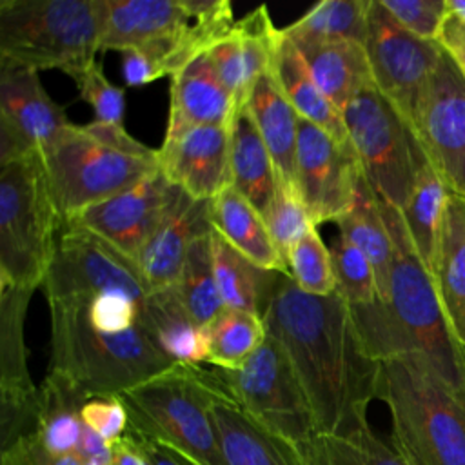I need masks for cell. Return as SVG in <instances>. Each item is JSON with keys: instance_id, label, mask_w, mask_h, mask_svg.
Wrapping results in <instances>:
<instances>
[{"instance_id": "6da1fadb", "label": "cell", "mask_w": 465, "mask_h": 465, "mask_svg": "<svg viewBox=\"0 0 465 465\" xmlns=\"http://www.w3.org/2000/svg\"><path fill=\"white\" fill-rule=\"evenodd\" d=\"M260 316L289 358L318 432L343 434L367 425L381 363L363 351L345 300L338 292L309 294L287 272L274 271Z\"/></svg>"}, {"instance_id": "7a4b0ae2", "label": "cell", "mask_w": 465, "mask_h": 465, "mask_svg": "<svg viewBox=\"0 0 465 465\" xmlns=\"http://www.w3.org/2000/svg\"><path fill=\"white\" fill-rule=\"evenodd\" d=\"M62 227L80 211L120 194L160 169L158 149L124 125L69 124L40 153Z\"/></svg>"}, {"instance_id": "3957f363", "label": "cell", "mask_w": 465, "mask_h": 465, "mask_svg": "<svg viewBox=\"0 0 465 465\" xmlns=\"http://www.w3.org/2000/svg\"><path fill=\"white\" fill-rule=\"evenodd\" d=\"M47 303L49 371L65 376L89 400L120 396L174 365L156 349L142 322L127 332L105 334L91 325L85 298Z\"/></svg>"}, {"instance_id": "277c9868", "label": "cell", "mask_w": 465, "mask_h": 465, "mask_svg": "<svg viewBox=\"0 0 465 465\" xmlns=\"http://www.w3.org/2000/svg\"><path fill=\"white\" fill-rule=\"evenodd\" d=\"M378 400L391 412V443L405 465H465V407L421 354L381 361Z\"/></svg>"}, {"instance_id": "5b68a950", "label": "cell", "mask_w": 465, "mask_h": 465, "mask_svg": "<svg viewBox=\"0 0 465 465\" xmlns=\"http://www.w3.org/2000/svg\"><path fill=\"white\" fill-rule=\"evenodd\" d=\"M231 394L218 371L174 363L122 392L134 436L171 447L198 465H227L213 423V405Z\"/></svg>"}, {"instance_id": "8992f818", "label": "cell", "mask_w": 465, "mask_h": 465, "mask_svg": "<svg viewBox=\"0 0 465 465\" xmlns=\"http://www.w3.org/2000/svg\"><path fill=\"white\" fill-rule=\"evenodd\" d=\"M102 0H2L0 60L73 74L100 51Z\"/></svg>"}, {"instance_id": "52a82bcc", "label": "cell", "mask_w": 465, "mask_h": 465, "mask_svg": "<svg viewBox=\"0 0 465 465\" xmlns=\"http://www.w3.org/2000/svg\"><path fill=\"white\" fill-rule=\"evenodd\" d=\"M58 232L62 220L40 153L0 165V287L38 289Z\"/></svg>"}, {"instance_id": "ba28073f", "label": "cell", "mask_w": 465, "mask_h": 465, "mask_svg": "<svg viewBox=\"0 0 465 465\" xmlns=\"http://www.w3.org/2000/svg\"><path fill=\"white\" fill-rule=\"evenodd\" d=\"M341 116L371 189L401 211L429 162L412 125L376 85L356 94Z\"/></svg>"}, {"instance_id": "9c48e42d", "label": "cell", "mask_w": 465, "mask_h": 465, "mask_svg": "<svg viewBox=\"0 0 465 465\" xmlns=\"http://www.w3.org/2000/svg\"><path fill=\"white\" fill-rule=\"evenodd\" d=\"M232 401L269 432L302 443L316 429L307 394L283 349L267 334L238 369H216Z\"/></svg>"}, {"instance_id": "30bf717a", "label": "cell", "mask_w": 465, "mask_h": 465, "mask_svg": "<svg viewBox=\"0 0 465 465\" xmlns=\"http://www.w3.org/2000/svg\"><path fill=\"white\" fill-rule=\"evenodd\" d=\"M412 129L449 193L465 200V71L445 49L418 98Z\"/></svg>"}, {"instance_id": "8fae6325", "label": "cell", "mask_w": 465, "mask_h": 465, "mask_svg": "<svg viewBox=\"0 0 465 465\" xmlns=\"http://www.w3.org/2000/svg\"><path fill=\"white\" fill-rule=\"evenodd\" d=\"M47 302L125 292L145 302L149 289L138 263L102 238L78 229L60 232L53 262L42 282Z\"/></svg>"}, {"instance_id": "7c38bea8", "label": "cell", "mask_w": 465, "mask_h": 465, "mask_svg": "<svg viewBox=\"0 0 465 465\" xmlns=\"http://www.w3.org/2000/svg\"><path fill=\"white\" fill-rule=\"evenodd\" d=\"M378 91L412 125L418 98L434 73L443 47L401 27L380 0H371L363 44Z\"/></svg>"}, {"instance_id": "4fadbf2b", "label": "cell", "mask_w": 465, "mask_h": 465, "mask_svg": "<svg viewBox=\"0 0 465 465\" xmlns=\"http://www.w3.org/2000/svg\"><path fill=\"white\" fill-rule=\"evenodd\" d=\"M361 176L351 142L341 143L305 118L298 120L296 189L316 227L336 223L352 207Z\"/></svg>"}, {"instance_id": "5bb4252c", "label": "cell", "mask_w": 465, "mask_h": 465, "mask_svg": "<svg viewBox=\"0 0 465 465\" xmlns=\"http://www.w3.org/2000/svg\"><path fill=\"white\" fill-rule=\"evenodd\" d=\"M69 124L36 69L0 60V165L42 153Z\"/></svg>"}, {"instance_id": "9a60e30c", "label": "cell", "mask_w": 465, "mask_h": 465, "mask_svg": "<svg viewBox=\"0 0 465 465\" xmlns=\"http://www.w3.org/2000/svg\"><path fill=\"white\" fill-rule=\"evenodd\" d=\"M176 191L178 187L158 169L131 189L85 207L62 231H87L136 262L142 247L173 203Z\"/></svg>"}, {"instance_id": "2e32d148", "label": "cell", "mask_w": 465, "mask_h": 465, "mask_svg": "<svg viewBox=\"0 0 465 465\" xmlns=\"http://www.w3.org/2000/svg\"><path fill=\"white\" fill-rule=\"evenodd\" d=\"M35 289L0 287V447H9L36 423L40 387L31 380L24 336Z\"/></svg>"}, {"instance_id": "e0dca14e", "label": "cell", "mask_w": 465, "mask_h": 465, "mask_svg": "<svg viewBox=\"0 0 465 465\" xmlns=\"http://www.w3.org/2000/svg\"><path fill=\"white\" fill-rule=\"evenodd\" d=\"M163 176L194 200H214L231 187V125H202L158 149Z\"/></svg>"}, {"instance_id": "ac0fdd59", "label": "cell", "mask_w": 465, "mask_h": 465, "mask_svg": "<svg viewBox=\"0 0 465 465\" xmlns=\"http://www.w3.org/2000/svg\"><path fill=\"white\" fill-rule=\"evenodd\" d=\"M278 38L280 29L262 5L236 20L234 27L205 53L238 111L247 105L256 80L271 69Z\"/></svg>"}, {"instance_id": "d6986e66", "label": "cell", "mask_w": 465, "mask_h": 465, "mask_svg": "<svg viewBox=\"0 0 465 465\" xmlns=\"http://www.w3.org/2000/svg\"><path fill=\"white\" fill-rule=\"evenodd\" d=\"M211 229V202L194 200L178 189L162 222L136 258L149 292L178 282L193 240Z\"/></svg>"}, {"instance_id": "ffe728a7", "label": "cell", "mask_w": 465, "mask_h": 465, "mask_svg": "<svg viewBox=\"0 0 465 465\" xmlns=\"http://www.w3.org/2000/svg\"><path fill=\"white\" fill-rule=\"evenodd\" d=\"M238 113L232 94L216 76L207 54L171 76L169 118L163 142L202 125H231Z\"/></svg>"}, {"instance_id": "44dd1931", "label": "cell", "mask_w": 465, "mask_h": 465, "mask_svg": "<svg viewBox=\"0 0 465 465\" xmlns=\"http://www.w3.org/2000/svg\"><path fill=\"white\" fill-rule=\"evenodd\" d=\"M191 18L187 0H102L100 51L143 47L178 33Z\"/></svg>"}, {"instance_id": "7402d4cb", "label": "cell", "mask_w": 465, "mask_h": 465, "mask_svg": "<svg viewBox=\"0 0 465 465\" xmlns=\"http://www.w3.org/2000/svg\"><path fill=\"white\" fill-rule=\"evenodd\" d=\"M211 416L227 465H305L294 443L263 429L232 398L216 400Z\"/></svg>"}, {"instance_id": "603a6c76", "label": "cell", "mask_w": 465, "mask_h": 465, "mask_svg": "<svg viewBox=\"0 0 465 465\" xmlns=\"http://www.w3.org/2000/svg\"><path fill=\"white\" fill-rule=\"evenodd\" d=\"M140 322L156 349L173 363L202 365L209 361L207 331L191 318L174 285L147 294Z\"/></svg>"}, {"instance_id": "cb8c5ba5", "label": "cell", "mask_w": 465, "mask_h": 465, "mask_svg": "<svg viewBox=\"0 0 465 465\" xmlns=\"http://www.w3.org/2000/svg\"><path fill=\"white\" fill-rule=\"evenodd\" d=\"M267 151L271 153L280 180L296 185L298 113L283 94L272 69H267L254 84L247 105Z\"/></svg>"}, {"instance_id": "d4e9b609", "label": "cell", "mask_w": 465, "mask_h": 465, "mask_svg": "<svg viewBox=\"0 0 465 465\" xmlns=\"http://www.w3.org/2000/svg\"><path fill=\"white\" fill-rule=\"evenodd\" d=\"M314 82L341 113L363 89L374 85L367 51L352 40L294 42Z\"/></svg>"}, {"instance_id": "484cf974", "label": "cell", "mask_w": 465, "mask_h": 465, "mask_svg": "<svg viewBox=\"0 0 465 465\" xmlns=\"http://www.w3.org/2000/svg\"><path fill=\"white\" fill-rule=\"evenodd\" d=\"M430 276L454 336L465 345V200L450 194Z\"/></svg>"}, {"instance_id": "4316f807", "label": "cell", "mask_w": 465, "mask_h": 465, "mask_svg": "<svg viewBox=\"0 0 465 465\" xmlns=\"http://www.w3.org/2000/svg\"><path fill=\"white\" fill-rule=\"evenodd\" d=\"M271 69L300 118L322 127L338 142L349 143L341 113L322 93L298 47L282 33V29Z\"/></svg>"}, {"instance_id": "83f0119b", "label": "cell", "mask_w": 465, "mask_h": 465, "mask_svg": "<svg viewBox=\"0 0 465 465\" xmlns=\"http://www.w3.org/2000/svg\"><path fill=\"white\" fill-rule=\"evenodd\" d=\"M211 223L225 242L258 267L287 272V265L280 256L260 211L234 187H227L211 200Z\"/></svg>"}, {"instance_id": "f1b7e54d", "label": "cell", "mask_w": 465, "mask_h": 465, "mask_svg": "<svg viewBox=\"0 0 465 465\" xmlns=\"http://www.w3.org/2000/svg\"><path fill=\"white\" fill-rule=\"evenodd\" d=\"M276 182L271 153L243 107L231 124V187L263 214L274 196Z\"/></svg>"}, {"instance_id": "f546056e", "label": "cell", "mask_w": 465, "mask_h": 465, "mask_svg": "<svg viewBox=\"0 0 465 465\" xmlns=\"http://www.w3.org/2000/svg\"><path fill=\"white\" fill-rule=\"evenodd\" d=\"M89 398L65 376L49 371L40 385L35 434L54 454L78 450L84 421L82 407Z\"/></svg>"}, {"instance_id": "4dcf8cb0", "label": "cell", "mask_w": 465, "mask_h": 465, "mask_svg": "<svg viewBox=\"0 0 465 465\" xmlns=\"http://www.w3.org/2000/svg\"><path fill=\"white\" fill-rule=\"evenodd\" d=\"M340 234L354 243L371 262L378 294L381 302H387L391 265H392V242L387 231L378 196L371 189L365 176H361L352 207L336 222Z\"/></svg>"}, {"instance_id": "1f68e13d", "label": "cell", "mask_w": 465, "mask_h": 465, "mask_svg": "<svg viewBox=\"0 0 465 465\" xmlns=\"http://www.w3.org/2000/svg\"><path fill=\"white\" fill-rule=\"evenodd\" d=\"M211 243L214 278L223 305L260 316L274 271L252 263L214 229H211Z\"/></svg>"}, {"instance_id": "d6a6232c", "label": "cell", "mask_w": 465, "mask_h": 465, "mask_svg": "<svg viewBox=\"0 0 465 465\" xmlns=\"http://www.w3.org/2000/svg\"><path fill=\"white\" fill-rule=\"evenodd\" d=\"M296 449L305 465H405L369 423L343 434L314 432Z\"/></svg>"}, {"instance_id": "836d02e7", "label": "cell", "mask_w": 465, "mask_h": 465, "mask_svg": "<svg viewBox=\"0 0 465 465\" xmlns=\"http://www.w3.org/2000/svg\"><path fill=\"white\" fill-rule=\"evenodd\" d=\"M449 198H450V193L447 185L438 176L434 167L427 162L418 174V180L409 202L400 211L403 216L407 232L411 236V242L420 260L429 269V272L436 256L440 231H441Z\"/></svg>"}, {"instance_id": "e575fe53", "label": "cell", "mask_w": 465, "mask_h": 465, "mask_svg": "<svg viewBox=\"0 0 465 465\" xmlns=\"http://www.w3.org/2000/svg\"><path fill=\"white\" fill-rule=\"evenodd\" d=\"M371 0H322L282 29L292 42L352 40L365 44Z\"/></svg>"}, {"instance_id": "d590c367", "label": "cell", "mask_w": 465, "mask_h": 465, "mask_svg": "<svg viewBox=\"0 0 465 465\" xmlns=\"http://www.w3.org/2000/svg\"><path fill=\"white\" fill-rule=\"evenodd\" d=\"M174 287L183 307L200 327H207L225 309L214 278L211 231L193 240Z\"/></svg>"}, {"instance_id": "8d00e7d4", "label": "cell", "mask_w": 465, "mask_h": 465, "mask_svg": "<svg viewBox=\"0 0 465 465\" xmlns=\"http://www.w3.org/2000/svg\"><path fill=\"white\" fill-rule=\"evenodd\" d=\"M209 361L216 369H238L265 341L267 329L262 316L223 309L207 327Z\"/></svg>"}, {"instance_id": "74e56055", "label": "cell", "mask_w": 465, "mask_h": 465, "mask_svg": "<svg viewBox=\"0 0 465 465\" xmlns=\"http://www.w3.org/2000/svg\"><path fill=\"white\" fill-rule=\"evenodd\" d=\"M267 231L283 258L285 265L292 247L312 229L316 227L312 218L309 216L302 196L296 185H291L278 178L274 196L262 214Z\"/></svg>"}, {"instance_id": "f35d334b", "label": "cell", "mask_w": 465, "mask_h": 465, "mask_svg": "<svg viewBox=\"0 0 465 465\" xmlns=\"http://www.w3.org/2000/svg\"><path fill=\"white\" fill-rule=\"evenodd\" d=\"M287 274L305 292L329 296L336 292V274L331 249L323 243L316 227H312L291 251Z\"/></svg>"}, {"instance_id": "ab89813d", "label": "cell", "mask_w": 465, "mask_h": 465, "mask_svg": "<svg viewBox=\"0 0 465 465\" xmlns=\"http://www.w3.org/2000/svg\"><path fill=\"white\" fill-rule=\"evenodd\" d=\"M331 254L336 274V292L345 303L349 307L374 303L380 294L369 258L341 234L331 245Z\"/></svg>"}, {"instance_id": "60d3db41", "label": "cell", "mask_w": 465, "mask_h": 465, "mask_svg": "<svg viewBox=\"0 0 465 465\" xmlns=\"http://www.w3.org/2000/svg\"><path fill=\"white\" fill-rule=\"evenodd\" d=\"M71 78L78 87L80 98L93 107L96 122L124 125L125 93L107 80L96 60L73 73Z\"/></svg>"}, {"instance_id": "b9f144b4", "label": "cell", "mask_w": 465, "mask_h": 465, "mask_svg": "<svg viewBox=\"0 0 465 465\" xmlns=\"http://www.w3.org/2000/svg\"><path fill=\"white\" fill-rule=\"evenodd\" d=\"M91 325L105 334H122L140 323L142 305L125 292H102L85 298Z\"/></svg>"}, {"instance_id": "7bdbcfd3", "label": "cell", "mask_w": 465, "mask_h": 465, "mask_svg": "<svg viewBox=\"0 0 465 465\" xmlns=\"http://www.w3.org/2000/svg\"><path fill=\"white\" fill-rule=\"evenodd\" d=\"M392 18L423 40H438L447 18V0H380Z\"/></svg>"}, {"instance_id": "ee69618b", "label": "cell", "mask_w": 465, "mask_h": 465, "mask_svg": "<svg viewBox=\"0 0 465 465\" xmlns=\"http://www.w3.org/2000/svg\"><path fill=\"white\" fill-rule=\"evenodd\" d=\"M82 421L109 445L118 441L129 427L127 409L118 396L87 400L82 407Z\"/></svg>"}, {"instance_id": "f6af8a7d", "label": "cell", "mask_w": 465, "mask_h": 465, "mask_svg": "<svg viewBox=\"0 0 465 465\" xmlns=\"http://www.w3.org/2000/svg\"><path fill=\"white\" fill-rule=\"evenodd\" d=\"M0 465H84V458L78 452L54 454L47 450L31 430L2 449Z\"/></svg>"}, {"instance_id": "bcb514c9", "label": "cell", "mask_w": 465, "mask_h": 465, "mask_svg": "<svg viewBox=\"0 0 465 465\" xmlns=\"http://www.w3.org/2000/svg\"><path fill=\"white\" fill-rule=\"evenodd\" d=\"M122 76L129 87H140L162 78L156 62L142 47L122 53Z\"/></svg>"}, {"instance_id": "7dc6e473", "label": "cell", "mask_w": 465, "mask_h": 465, "mask_svg": "<svg viewBox=\"0 0 465 465\" xmlns=\"http://www.w3.org/2000/svg\"><path fill=\"white\" fill-rule=\"evenodd\" d=\"M438 44L461 65L465 67V22L447 15L441 31L438 35Z\"/></svg>"}, {"instance_id": "c3c4849f", "label": "cell", "mask_w": 465, "mask_h": 465, "mask_svg": "<svg viewBox=\"0 0 465 465\" xmlns=\"http://www.w3.org/2000/svg\"><path fill=\"white\" fill-rule=\"evenodd\" d=\"M111 449H113L111 465H151L140 445V440L131 432H125L118 441L111 445Z\"/></svg>"}, {"instance_id": "681fc988", "label": "cell", "mask_w": 465, "mask_h": 465, "mask_svg": "<svg viewBox=\"0 0 465 465\" xmlns=\"http://www.w3.org/2000/svg\"><path fill=\"white\" fill-rule=\"evenodd\" d=\"M85 461H100L105 465L113 463V449L109 443H105L98 434H94L89 427L84 425L78 450H76Z\"/></svg>"}, {"instance_id": "f907efd6", "label": "cell", "mask_w": 465, "mask_h": 465, "mask_svg": "<svg viewBox=\"0 0 465 465\" xmlns=\"http://www.w3.org/2000/svg\"><path fill=\"white\" fill-rule=\"evenodd\" d=\"M138 440H140V445H142V449H143L151 465H198V463H194L193 460H189L187 456H183L182 452H178L171 447L153 443V441H147V440H142V438H138Z\"/></svg>"}, {"instance_id": "816d5d0a", "label": "cell", "mask_w": 465, "mask_h": 465, "mask_svg": "<svg viewBox=\"0 0 465 465\" xmlns=\"http://www.w3.org/2000/svg\"><path fill=\"white\" fill-rule=\"evenodd\" d=\"M447 15L465 22V0H447Z\"/></svg>"}, {"instance_id": "f5cc1de1", "label": "cell", "mask_w": 465, "mask_h": 465, "mask_svg": "<svg viewBox=\"0 0 465 465\" xmlns=\"http://www.w3.org/2000/svg\"><path fill=\"white\" fill-rule=\"evenodd\" d=\"M461 69H463V71H465V67H461Z\"/></svg>"}]
</instances>
